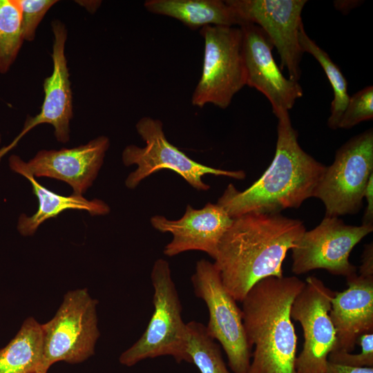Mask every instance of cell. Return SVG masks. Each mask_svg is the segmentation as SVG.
<instances>
[{
    "label": "cell",
    "mask_w": 373,
    "mask_h": 373,
    "mask_svg": "<svg viewBox=\"0 0 373 373\" xmlns=\"http://www.w3.org/2000/svg\"><path fill=\"white\" fill-rule=\"evenodd\" d=\"M306 231L303 222L281 213H247L233 219L213 258L227 291L242 301L257 283L283 276V262Z\"/></svg>",
    "instance_id": "obj_1"
},
{
    "label": "cell",
    "mask_w": 373,
    "mask_h": 373,
    "mask_svg": "<svg viewBox=\"0 0 373 373\" xmlns=\"http://www.w3.org/2000/svg\"><path fill=\"white\" fill-rule=\"evenodd\" d=\"M277 141L269 166L249 187L229 184L217 204L232 218L247 213H278L298 209L314 196L326 166L300 146L289 112L278 117Z\"/></svg>",
    "instance_id": "obj_2"
},
{
    "label": "cell",
    "mask_w": 373,
    "mask_h": 373,
    "mask_svg": "<svg viewBox=\"0 0 373 373\" xmlns=\"http://www.w3.org/2000/svg\"><path fill=\"white\" fill-rule=\"evenodd\" d=\"M305 285L296 276L266 278L241 301L247 339L254 346L248 373H297V336L290 310Z\"/></svg>",
    "instance_id": "obj_3"
},
{
    "label": "cell",
    "mask_w": 373,
    "mask_h": 373,
    "mask_svg": "<svg viewBox=\"0 0 373 373\" xmlns=\"http://www.w3.org/2000/svg\"><path fill=\"white\" fill-rule=\"evenodd\" d=\"M153 312L140 338L119 357L131 367L141 361L171 356L178 363H190L187 353V327L182 317V305L169 262L162 258L153 264L151 273Z\"/></svg>",
    "instance_id": "obj_4"
},
{
    "label": "cell",
    "mask_w": 373,
    "mask_h": 373,
    "mask_svg": "<svg viewBox=\"0 0 373 373\" xmlns=\"http://www.w3.org/2000/svg\"><path fill=\"white\" fill-rule=\"evenodd\" d=\"M86 288L67 291L52 319L41 324V373L58 361L82 363L95 353L99 337L97 305Z\"/></svg>",
    "instance_id": "obj_5"
},
{
    "label": "cell",
    "mask_w": 373,
    "mask_h": 373,
    "mask_svg": "<svg viewBox=\"0 0 373 373\" xmlns=\"http://www.w3.org/2000/svg\"><path fill=\"white\" fill-rule=\"evenodd\" d=\"M135 128L146 144L144 147L131 144L122 152L124 165H137V169L126 179L125 184L128 189H135L143 180L162 169L175 172L192 187L204 191L210 189V186L202 180V177L206 175L239 180L246 176L241 170L219 169L194 161L168 141L160 119L143 117L137 122Z\"/></svg>",
    "instance_id": "obj_6"
},
{
    "label": "cell",
    "mask_w": 373,
    "mask_h": 373,
    "mask_svg": "<svg viewBox=\"0 0 373 373\" xmlns=\"http://www.w3.org/2000/svg\"><path fill=\"white\" fill-rule=\"evenodd\" d=\"M204 49L200 80L191 104L202 108L211 104L227 108L247 84L240 27L206 26L200 31Z\"/></svg>",
    "instance_id": "obj_7"
},
{
    "label": "cell",
    "mask_w": 373,
    "mask_h": 373,
    "mask_svg": "<svg viewBox=\"0 0 373 373\" xmlns=\"http://www.w3.org/2000/svg\"><path fill=\"white\" fill-rule=\"evenodd\" d=\"M373 175V131L351 137L326 166L314 194L325 206V217L357 213L363 206L367 184Z\"/></svg>",
    "instance_id": "obj_8"
},
{
    "label": "cell",
    "mask_w": 373,
    "mask_h": 373,
    "mask_svg": "<svg viewBox=\"0 0 373 373\" xmlns=\"http://www.w3.org/2000/svg\"><path fill=\"white\" fill-rule=\"evenodd\" d=\"M191 283L209 312L207 332L223 348L233 373H248L252 347L247 341L241 309L224 287L213 262L198 260Z\"/></svg>",
    "instance_id": "obj_9"
},
{
    "label": "cell",
    "mask_w": 373,
    "mask_h": 373,
    "mask_svg": "<svg viewBox=\"0 0 373 373\" xmlns=\"http://www.w3.org/2000/svg\"><path fill=\"white\" fill-rule=\"evenodd\" d=\"M373 231V226L347 224L336 217H324L305 231L292 247L291 271L296 275L323 269L335 276L356 273L350 260L354 247Z\"/></svg>",
    "instance_id": "obj_10"
},
{
    "label": "cell",
    "mask_w": 373,
    "mask_h": 373,
    "mask_svg": "<svg viewBox=\"0 0 373 373\" xmlns=\"http://www.w3.org/2000/svg\"><path fill=\"white\" fill-rule=\"evenodd\" d=\"M336 291L315 276H309L290 310L303 332V349L295 361L297 373H325L329 354L336 345V332L329 313Z\"/></svg>",
    "instance_id": "obj_11"
},
{
    "label": "cell",
    "mask_w": 373,
    "mask_h": 373,
    "mask_svg": "<svg viewBox=\"0 0 373 373\" xmlns=\"http://www.w3.org/2000/svg\"><path fill=\"white\" fill-rule=\"evenodd\" d=\"M240 21L260 27L277 49L280 68H286L289 78L298 81L303 50L299 32L304 26L301 13L305 0H227ZM239 25V26H240Z\"/></svg>",
    "instance_id": "obj_12"
},
{
    "label": "cell",
    "mask_w": 373,
    "mask_h": 373,
    "mask_svg": "<svg viewBox=\"0 0 373 373\" xmlns=\"http://www.w3.org/2000/svg\"><path fill=\"white\" fill-rule=\"evenodd\" d=\"M109 146L108 137L101 135L77 147L39 151L28 162L12 155L9 165L21 175L30 174L65 182L73 188V194L82 195L97 178Z\"/></svg>",
    "instance_id": "obj_13"
},
{
    "label": "cell",
    "mask_w": 373,
    "mask_h": 373,
    "mask_svg": "<svg viewBox=\"0 0 373 373\" xmlns=\"http://www.w3.org/2000/svg\"><path fill=\"white\" fill-rule=\"evenodd\" d=\"M53 35L52 71L44 81V100L40 112L28 117L20 133L7 146L0 149V160L13 149L30 131L42 124L53 126L57 140L67 143L70 140V123L73 117V93L65 53L68 37L66 25L59 19L51 22Z\"/></svg>",
    "instance_id": "obj_14"
},
{
    "label": "cell",
    "mask_w": 373,
    "mask_h": 373,
    "mask_svg": "<svg viewBox=\"0 0 373 373\" xmlns=\"http://www.w3.org/2000/svg\"><path fill=\"white\" fill-rule=\"evenodd\" d=\"M242 31L246 85L262 93L269 101L276 117L289 112L303 95L298 81L287 78L272 54L274 46L264 31L251 23L239 26Z\"/></svg>",
    "instance_id": "obj_15"
},
{
    "label": "cell",
    "mask_w": 373,
    "mask_h": 373,
    "mask_svg": "<svg viewBox=\"0 0 373 373\" xmlns=\"http://www.w3.org/2000/svg\"><path fill=\"white\" fill-rule=\"evenodd\" d=\"M233 219L217 203L208 202L198 209L188 204L183 216L178 220L154 216L151 224L156 230L173 236L164 249V255L172 257L188 251H200L213 259L218 244Z\"/></svg>",
    "instance_id": "obj_16"
},
{
    "label": "cell",
    "mask_w": 373,
    "mask_h": 373,
    "mask_svg": "<svg viewBox=\"0 0 373 373\" xmlns=\"http://www.w3.org/2000/svg\"><path fill=\"white\" fill-rule=\"evenodd\" d=\"M346 279L348 287L336 291L329 315L336 332L333 352L351 353L361 335L373 332V278L354 273Z\"/></svg>",
    "instance_id": "obj_17"
},
{
    "label": "cell",
    "mask_w": 373,
    "mask_h": 373,
    "mask_svg": "<svg viewBox=\"0 0 373 373\" xmlns=\"http://www.w3.org/2000/svg\"><path fill=\"white\" fill-rule=\"evenodd\" d=\"M149 12L174 18L191 29L206 26H233L240 21L225 1L221 0H147Z\"/></svg>",
    "instance_id": "obj_18"
},
{
    "label": "cell",
    "mask_w": 373,
    "mask_h": 373,
    "mask_svg": "<svg viewBox=\"0 0 373 373\" xmlns=\"http://www.w3.org/2000/svg\"><path fill=\"white\" fill-rule=\"evenodd\" d=\"M23 176L30 182L32 193L39 202L35 213L30 216L21 214L19 218L17 229L23 236L34 235L44 221L57 217L66 210H84L91 216L106 215L110 212L109 206L101 200H88L73 193L69 196L61 195L39 184L32 175Z\"/></svg>",
    "instance_id": "obj_19"
},
{
    "label": "cell",
    "mask_w": 373,
    "mask_h": 373,
    "mask_svg": "<svg viewBox=\"0 0 373 373\" xmlns=\"http://www.w3.org/2000/svg\"><path fill=\"white\" fill-rule=\"evenodd\" d=\"M43 352L41 324L30 316L10 343L0 349V373H41Z\"/></svg>",
    "instance_id": "obj_20"
},
{
    "label": "cell",
    "mask_w": 373,
    "mask_h": 373,
    "mask_svg": "<svg viewBox=\"0 0 373 373\" xmlns=\"http://www.w3.org/2000/svg\"><path fill=\"white\" fill-rule=\"evenodd\" d=\"M298 39L303 52L312 55L319 63L331 84L334 98L327 126L333 130L337 129L350 97L347 92V79L328 54L307 35L304 26L300 28Z\"/></svg>",
    "instance_id": "obj_21"
},
{
    "label": "cell",
    "mask_w": 373,
    "mask_h": 373,
    "mask_svg": "<svg viewBox=\"0 0 373 373\" xmlns=\"http://www.w3.org/2000/svg\"><path fill=\"white\" fill-rule=\"evenodd\" d=\"M187 353L200 373H233L224 361L220 346L207 332L204 325L192 321L186 323Z\"/></svg>",
    "instance_id": "obj_22"
},
{
    "label": "cell",
    "mask_w": 373,
    "mask_h": 373,
    "mask_svg": "<svg viewBox=\"0 0 373 373\" xmlns=\"http://www.w3.org/2000/svg\"><path fill=\"white\" fill-rule=\"evenodd\" d=\"M23 41L17 0H0V74H6L10 70Z\"/></svg>",
    "instance_id": "obj_23"
},
{
    "label": "cell",
    "mask_w": 373,
    "mask_h": 373,
    "mask_svg": "<svg viewBox=\"0 0 373 373\" xmlns=\"http://www.w3.org/2000/svg\"><path fill=\"white\" fill-rule=\"evenodd\" d=\"M373 118V86H368L350 97L338 124V128L349 129Z\"/></svg>",
    "instance_id": "obj_24"
},
{
    "label": "cell",
    "mask_w": 373,
    "mask_h": 373,
    "mask_svg": "<svg viewBox=\"0 0 373 373\" xmlns=\"http://www.w3.org/2000/svg\"><path fill=\"white\" fill-rule=\"evenodd\" d=\"M21 17V33L23 41H32L37 28L48 10L57 0H17Z\"/></svg>",
    "instance_id": "obj_25"
},
{
    "label": "cell",
    "mask_w": 373,
    "mask_h": 373,
    "mask_svg": "<svg viewBox=\"0 0 373 373\" xmlns=\"http://www.w3.org/2000/svg\"><path fill=\"white\" fill-rule=\"evenodd\" d=\"M358 344L361 347L359 354L332 352L328 361L354 367H373V332L361 335Z\"/></svg>",
    "instance_id": "obj_26"
},
{
    "label": "cell",
    "mask_w": 373,
    "mask_h": 373,
    "mask_svg": "<svg viewBox=\"0 0 373 373\" xmlns=\"http://www.w3.org/2000/svg\"><path fill=\"white\" fill-rule=\"evenodd\" d=\"M363 198L367 201V207L363 216L362 224L373 226V175L367 184Z\"/></svg>",
    "instance_id": "obj_27"
},
{
    "label": "cell",
    "mask_w": 373,
    "mask_h": 373,
    "mask_svg": "<svg viewBox=\"0 0 373 373\" xmlns=\"http://www.w3.org/2000/svg\"><path fill=\"white\" fill-rule=\"evenodd\" d=\"M359 275L365 278H373V243L365 245L362 254Z\"/></svg>",
    "instance_id": "obj_28"
},
{
    "label": "cell",
    "mask_w": 373,
    "mask_h": 373,
    "mask_svg": "<svg viewBox=\"0 0 373 373\" xmlns=\"http://www.w3.org/2000/svg\"><path fill=\"white\" fill-rule=\"evenodd\" d=\"M325 373H373V367H354L328 361Z\"/></svg>",
    "instance_id": "obj_29"
},
{
    "label": "cell",
    "mask_w": 373,
    "mask_h": 373,
    "mask_svg": "<svg viewBox=\"0 0 373 373\" xmlns=\"http://www.w3.org/2000/svg\"><path fill=\"white\" fill-rule=\"evenodd\" d=\"M77 4L84 7L90 13L93 14L97 11L102 4V1L98 0H81L75 1Z\"/></svg>",
    "instance_id": "obj_30"
},
{
    "label": "cell",
    "mask_w": 373,
    "mask_h": 373,
    "mask_svg": "<svg viewBox=\"0 0 373 373\" xmlns=\"http://www.w3.org/2000/svg\"><path fill=\"white\" fill-rule=\"evenodd\" d=\"M1 134H0V144H1Z\"/></svg>",
    "instance_id": "obj_31"
}]
</instances>
